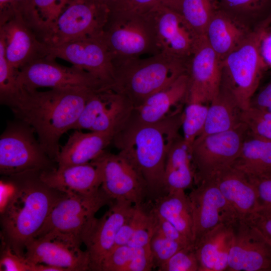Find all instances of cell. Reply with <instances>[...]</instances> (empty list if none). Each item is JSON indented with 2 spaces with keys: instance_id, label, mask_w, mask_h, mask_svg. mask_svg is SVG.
I'll return each mask as SVG.
<instances>
[{
  "instance_id": "cell-1",
  "label": "cell",
  "mask_w": 271,
  "mask_h": 271,
  "mask_svg": "<svg viewBox=\"0 0 271 271\" xmlns=\"http://www.w3.org/2000/svg\"><path fill=\"white\" fill-rule=\"evenodd\" d=\"M97 90L69 87L40 91L22 88L20 95L8 106L20 121L33 128L43 149L55 162L61 137L73 128L88 98Z\"/></svg>"
},
{
  "instance_id": "cell-2",
  "label": "cell",
  "mask_w": 271,
  "mask_h": 271,
  "mask_svg": "<svg viewBox=\"0 0 271 271\" xmlns=\"http://www.w3.org/2000/svg\"><path fill=\"white\" fill-rule=\"evenodd\" d=\"M182 117V112H176L156 122L144 123L130 116L113 138L118 154L137 170L150 193L161 196L165 192L166 160L172 144L180 136Z\"/></svg>"
},
{
  "instance_id": "cell-3",
  "label": "cell",
  "mask_w": 271,
  "mask_h": 271,
  "mask_svg": "<svg viewBox=\"0 0 271 271\" xmlns=\"http://www.w3.org/2000/svg\"><path fill=\"white\" fill-rule=\"evenodd\" d=\"M40 172L17 176L12 190L1 199V221L4 244L25 256V245L33 238L57 202L65 194L44 183Z\"/></svg>"
},
{
  "instance_id": "cell-4",
  "label": "cell",
  "mask_w": 271,
  "mask_h": 271,
  "mask_svg": "<svg viewBox=\"0 0 271 271\" xmlns=\"http://www.w3.org/2000/svg\"><path fill=\"white\" fill-rule=\"evenodd\" d=\"M188 60L160 52L146 58H133L114 63L111 89L137 108L187 72Z\"/></svg>"
},
{
  "instance_id": "cell-5",
  "label": "cell",
  "mask_w": 271,
  "mask_h": 271,
  "mask_svg": "<svg viewBox=\"0 0 271 271\" xmlns=\"http://www.w3.org/2000/svg\"><path fill=\"white\" fill-rule=\"evenodd\" d=\"M270 23L271 14L222 60L221 84L231 91L243 110L249 107L262 74L267 69L259 54V44Z\"/></svg>"
},
{
  "instance_id": "cell-6",
  "label": "cell",
  "mask_w": 271,
  "mask_h": 271,
  "mask_svg": "<svg viewBox=\"0 0 271 271\" xmlns=\"http://www.w3.org/2000/svg\"><path fill=\"white\" fill-rule=\"evenodd\" d=\"M112 201L101 187L88 194H65L54 206L34 237L51 234L81 245L96 219V213Z\"/></svg>"
},
{
  "instance_id": "cell-7",
  "label": "cell",
  "mask_w": 271,
  "mask_h": 271,
  "mask_svg": "<svg viewBox=\"0 0 271 271\" xmlns=\"http://www.w3.org/2000/svg\"><path fill=\"white\" fill-rule=\"evenodd\" d=\"M113 64L160 52L153 22L145 12L110 14L102 34Z\"/></svg>"
},
{
  "instance_id": "cell-8",
  "label": "cell",
  "mask_w": 271,
  "mask_h": 271,
  "mask_svg": "<svg viewBox=\"0 0 271 271\" xmlns=\"http://www.w3.org/2000/svg\"><path fill=\"white\" fill-rule=\"evenodd\" d=\"M110 12L94 0H71L46 29L43 42L49 46L101 36Z\"/></svg>"
},
{
  "instance_id": "cell-9",
  "label": "cell",
  "mask_w": 271,
  "mask_h": 271,
  "mask_svg": "<svg viewBox=\"0 0 271 271\" xmlns=\"http://www.w3.org/2000/svg\"><path fill=\"white\" fill-rule=\"evenodd\" d=\"M248 131L242 122L232 129L196 138L189 153L197 185L233 166Z\"/></svg>"
},
{
  "instance_id": "cell-10",
  "label": "cell",
  "mask_w": 271,
  "mask_h": 271,
  "mask_svg": "<svg viewBox=\"0 0 271 271\" xmlns=\"http://www.w3.org/2000/svg\"><path fill=\"white\" fill-rule=\"evenodd\" d=\"M34 133L31 127L21 121L10 125L3 132L0 137L1 174L12 176L54 168L53 160Z\"/></svg>"
},
{
  "instance_id": "cell-11",
  "label": "cell",
  "mask_w": 271,
  "mask_h": 271,
  "mask_svg": "<svg viewBox=\"0 0 271 271\" xmlns=\"http://www.w3.org/2000/svg\"><path fill=\"white\" fill-rule=\"evenodd\" d=\"M18 79L21 88L28 91L44 87L107 88L85 70L74 65L62 66L56 63L55 58L48 56L35 60L19 69Z\"/></svg>"
},
{
  "instance_id": "cell-12",
  "label": "cell",
  "mask_w": 271,
  "mask_h": 271,
  "mask_svg": "<svg viewBox=\"0 0 271 271\" xmlns=\"http://www.w3.org/2000/svg\"><path fill=\"white\" fill-rule=\"evenodd\" d=\"M47 56L71 63L89 73L105 88H111L114 69L102 35L56 46L48 45Z\"/></svg>"
},
{
  "instance_id": "cell-13",
  "label": "cell",
  "mask_w": 271,
  "mask_h": 271,
  "mask_svg": "<svg viewBox=\"0 0 271 271\" xmlns=\"http://www.w3.org/2000/svg\"><path fill=\"white\" fill-rule=\"evenodd\" d=\"M187 73L189 83L187 102L210 103L220 88L222 63L204 35L195 38L187 63Z\"/></svg>"
},
{
  "instance_id": "cell-14",
  "label": "cell",
  "mask_w": 271,
  "mask_h": 271,
  "mask_svg": "<svg viewBox=\"0 0 271 271\" xmlns=\"http://www.w3.org/2000/svg\"><path fill=\"white\" fill-rule=\"evenodd\" d=\"M197 185L188 195L193 214V245L217 226L235 225L239 221L214 178Z\"/></svg>"
},
{
  "instance_id": "cell-15",
  "label": "cell",
  "mask_w": 271,
  "mask_h": 271,
  "mask_svg": "<svg viewBox=\"0 0 271 271\" xmlns=\"http://www.w3.org/2000/svg\"><path fill=\"white\" fill-rule=\"evenodd\" d=\"M101 172V188L112 200H124L143 204L146 184L134 167L118 154L103 152L93 160Z\"/></svg>"
},
{
  "instance_id": "cell-16",
  "label": "cell",
  "mask_w": 271,
  "mask_h": 271,
  "mask_svg": "<svg viewBox=\"0 0 271 271\" xmlns=\"http://www.w3.org/2000/svg\"><path fill=\"white\" fill-rule=\"evenodd\" d=\"M80 245L51 234L33 237L25 245V257L32 264H44L64 271L90 270L87 252Z\"/></svg>"
},
{
  "instance_id": "cell-17",
  "label": "cell",
  "mask_w": 271,
  "mask_h": 271,
  "mask_svg": "<svg viewBox=\"0 0 271 271\" xmlns=\"http://www.w3.org/2000/svg\"><path fill=\"white\" fill-rule=\"evenodd\" d=\"M145 12L153 22L160 52L188 60L196 37L182 16L161 2Z\"/></svg>"
},
{
  "instance_id": "cell-18",
  "label": "cell",
  "mask_w": 271,
  "mask_h": 271,
  "mask_svg": "<svg viewBox=\"0 0 271 271\" xmlns=\"http://www.w3.org/2000/svg\"><path fill=\"white\" fill-rule=\"evenodd\" d=\"M134 207L129 201L115 200L100 218L95 219L83 241L89 256L90 270L100 271L103 260L113 247L119 229Z\"/></svg>"
},
{
  "instance_id": "cell-19",
  "label": "cell",
  "mask_w": 271,
  "mask_h": 271,
  "mask_svg": "<svg viewBox=\"0 0 271 271\" xmlns=\"http://www.w3.org/2000/svg\"><path fill=\"white\" fill-rule=\"evenodd\" d=\"M227 270L271 271V246L246 221L233 227Z\"/></svg>"
},
{
  "instance_id": "cell-20",
  "label": "cell",
  "mask_w": 271,
  "mask_h": 271,
  "mask_svg": "<svg viewBox=\"0 0 271 271\" xmlns=\"http://www.w3.org/2000/svg\"><path fill=\"white\" fill-rule=\"evenodd\" d=\"M8 63L17 70L38 59L47 56L48 45L42 42L33 29L20 16L0 25Z\"/></svg>"
},
{
  "instance_id": "cell-21",
  "label": "cell",
  "mask_w": 271,
  "mask_h": 271,
  "mask_svg": "<svg viewBox=\"0 0 271 271\" xmlns=\"http://www.w3.org/2000/svg\"><path fill=\"white\" fill-rule=\"evenodd\" d=\"M49 187L66 194H88L101 187V172L94 161L64 168H54L39 173Z\"/></svg>"
},
{
  "instance_id": "cell-22",
  "label": "cell",
  "mask_w": 271,
  "mask_h": 271,
  "mask_svg": "<svg viewBox=\"0 0 271 271\" xmlns=\"http://www.w3.org/2000/svg\"><path fill=\"white\" fill-rule=\"evenodd\" d=\"M214 179L239 221H246L258 209L255 187L244 173L230 167L219 172Z\"/></svg>"
},
{
  "instance_id": "cell-23",
  "label": "cell",
  "mask_w": 271,
  "mask_h": 271,
  "mask_svg": "<svg viewBox=\"0 0 271 271\" xmlns=\"http://www.w3.org/2000/svg\"><path fill=\"white\" fill-rule=\"evenodd\" d=\"M114 134L76 129L60 148L55 162L58 168L84 164L97 158L112 142Z\"/></svg>"
},
{
  "instance_id": "cell-24",
  "label": "cell",
  "mask_w": 271,
  "mask_h": 271,
  "mask_svg": "<svg viewBox=\"0 0 271 271\" xmlns=\"http://www.w3.org/2000/svg\"><path fill=\"white\" fill-rule=\"evenodd\" d=\"M234 225L222 224L204 235L193 245L199 271L227 270Z\"/></svg>"
},
{
  "instance_id": "cell-25",
  "label": "cell",
  "mask_w": 271,
  "mask_h": 271,
  "mask_svg": "<svg viewBox=\"0 0 271 271\" xmlns=\"http://www.w3.org/2000/svg\"><path fill=\"white\" fill-rule=\"evenodd\" d=\"M189 83L187 72L167 87L151 95L140 106L134 108L130 117L142 123H152L173 114L170 113L171 108L182 100L186 99Z\"/></svg>"
},
{
  "instance_id": "cell-26",
  "label": "cell",
  "mask_w": 271,
  "mask_h": 271,
  "mask_svg": "<svg viewBox=\"0 0 271 271\" xmlns=\"http://www.w3.org/2000/svg\"><path fill=\"white\" fill-rule=\"evenodd\" d=\"M240 22V20L218 9L207 26L205 38L222 60L238 47L250 32Z\"/></svg>"
},
{
  "instance_id": "cell-27",
  "label": "cell",
  "mask_w": 271,
  "mask_h": 271,
  "mask_svg": "<svg viewBox=\"0 0 271 271\" xmlns=\"http://www.w3.org/2000/svg\"><path fill=\"white\" fill-rule=\"evenodd\" d=\"M243 111L231 91L221 83L218 93L209 103L204 127L197 138L236 127L242 122Z\"/></svg>"
},
{
  "instance_id": "cell-28",
  "label": "cell",
  "mask_w": 271,
  "mask_h": 271,
  "mask_svg": "<svg viewBox=\"0 0 271 271\" xmlns=\"http://www.w3.org/2000/svg\"><path fill=\"white\" fill-rule=\"evenodd\" d=\"M195 182V173L188 148L183 137L172 144L168 154L164 176L166 194L184 190Z\"/></svg>"
},
{
  "instance_id": "cell-29",
  "label": "cell",
  "mask_w": 271,
  "mask_h": 271,
  "mask_svg": "<svg viewBox=\"0 0 271 271\" xmlns=\"http://www.w3.org/2000/svg\"><path fill=\"white\" fill-rule=\"evenodd\" d=\"M153 209L173 224L193 244L192 210L184 190L169 192L157 198Z\"/></svg>"
},
{
  "instance_id": "cell-30",
  "label": "cell",
  "mask_w": 271,
  "mask_h": 271,
  "mask_svg": "<svg viewBox=\"0 0 271 271\" xmlns=\"http://www.w3.org/2000/svg\"><path fill=\"white\" fill-rule=\"evenodd\" d=\"M232 167L249 177L265 174L271 170V141L248 130Z\"/></svg>"
},
{
  "instance_id": "cell-31",
  "label": "cell",
  "mask_w": 271,
  "mask_h": 271,
  "mask_svg": "<svg viewBox=\"0 0 271 271\" xmlns=\"http://www.w3.org/2000/svg\"><path fill=\"white\" fill-rule=\"evenodd\" d=\"M178 13L196 38L205 35L207 26L219 9L217 0H161Z\"/></svg>"
},
{
  "instance_id": "cell-32",
  "label": "cell",
  "mask_w": 271,
  "mask_h": 271,
  "mask_svg": "<svg viewBox=\"0 0 271 271\" xmlns=\"http://www.w3.org/2000/svg\"><path fill=\"white\" fill-rule=\"evenodd\" d=\"M206 104L187 102L182 112V127L183 140L189 150L204 127L208 110Z\"/></svg>"
},
{
  "instance_id": "cell-33",
  "label": "cell",
  "mask_w": 271,
  "mask_h": 271,
  "mask_svg": "<svg viewBox=\"0 0 271 271\" xmlns=\"http://www.w3.org/2000/svg\"><path fill=\"white\" fill-rule=\"evenodd\" d=\"M19 70L12 67L5 56V45L0 37V100L8 105L18 97L22 91L18 75Z\"/></svg>"
},
{
  "instance_id": "cell-34",
  "label": "cell",
  "mask_w": 271,
  "mask_h": 271,
  "mask_svg": "<svg viewBox=\"0 0 271 271\" xmlns=\"http://www.w3.org/2000/svg\"><path fill=\"white\" fill-rule=\"evenodd\" d=\"M149 246L134 247L125 244L114 247L103 260L100 271H129L136 258Z\"/></svg>"
},
{
  "instance_id": "cell-35",
  "label": "cell",
  "mask_w": 271,
  "mask_h": 271,
  "mask_svg": "<svg viewBox=\"0 0 271 271\" xmlns=\"http://www.w3.org/2000/svg\"><path fill=\"white\" fill-rule=\"evenodd\" d=\"M16 16H21L36 31L37 18L32 5V0H0V25Z\"/></svg>"
},
{
  "instance_id": "cell-36",
  "label": "cell",
  "mask_w": 271,
  "mask_h": 271,
  "mask_svg": "<svg viewBox=\"0 0 271 271\" xmlns=\"http://www.w3.org/2000/svg\"><path fill=\"white\" fill-rule=\"evenodd\" d=\"M271 0H217L219 9L238 19L260 14Z\"/></svg>"
},
{
  "instance_id": "cell-37",
  "label": "cell",
  "mask_w": 271,
  "mask_h": 271,
  "mask_svg": "<svg viewBox=\"0 0 271 271\" xmlns=\"http://www.w3.org/2000/svg\"><path fill=\"white\" fill-rule=\"evenodd\" d=\"M241 121L252 133L271 141V113L249 107L242 111Z\"/></svg>"
},
{
  "instance_id": "cell-38",
  "label": "cell",
  "mask_w": 271,
  "mask_h": 271,
  "mask_svg": "<svg viewBox=\"0 0 271 271\" xmlns=\"http://www.w3.org/2000/svg\"><path fill=\"white\" fill-rule=\"evenodd\" d=\"M71 0H32V5L40 25V39L47 27L52 23Z\"/></svg>"
},
{
  "instance_id": "cell-39",
  "label": "cell",
  "mask_w": 271,
  "mask_h": 271,
  "mask_svg": "<svg viewBox=\"0 0 271 271\" xmlns=\"http://www.w3.org/2000/svg\"><path fill=\"white\" fill-rule=\"evenodd\" d=\"M158 268L160 271H199L193 245L182 248Z\"/></svg>"
},
{
  "instance_id": "cell-40",
  "label": "cell",
  "mask_w": 271,
  "mask_h": 271,
  "mask_svg": "<svg viewBox=\"0 0 271 271\" xmlns=\"http://www.w3.org/2000/svg\"><path fill=\"white\" fill-rule=\"evenodd\" d=\"M155 267H158L166 261L178 251L185 247L180 243L171 240L157 230L153 236L150 243Z\"/></svg>"
},
{
  "instance_id": "cell-41",
  "label": "cell",
  "mask_w": 271,
  "mask_h": 271,
  "mask_svg": "<svg viewBox=\"0 0 271 271\" xmlns=\"http://www.w3.org/2000/svg\"><path fill=\"white\" fill-rule=\"evenodd\" d=\"M149 214L150 211L147 212L143 208V204L135 205L133 212L119 229L112 249L119 245L127 244L134 233L147 218Z\"/></svg>"
},
{
  "instance_id": "cell-42",
  "label": "cell",
  "mask_w": 271,
  "mask_h": 271,
  "mask_svg": "<svg viewBox=\"0 0 271 271\" xmlns=\"http://www.w3.org/2000/svg\"><path fill=\"white\" fill-rule=\"evenodd\" d=\"M156 230V215L152 209L147 218L136 231L127 244L134 247L149 246Z\"/></svg>"
},
{
  "instance_id": "cell-43",
  "label": "cell",
  "mask_w": 271,
  "mask_h": 271,
  "mask_svg": "<svg viewBox=\"0 0 271 271\" xmlns=\"http://www.w3.org/2000/svg\"><path fill=\"white\" fill-rule=\"evenodd\" d=\"M0 270L3 271H33L34 264L25 256L16 253L10 246L5 245L0 259Z\"/></svg>"
},
{
  "instance_id": "cell-44",
  "label": "cell",
  "mask_w": 271,
  "mask_h": 271,
  "mask_svg": "<svg viewBox=\"0 0 271 271\" xmlns=\"http://www.w3.org/2000/svg\"><path fill=\"white\" fill-rule=\"evenodd\" d=\"M247 177L254 186L257 193L258 210L271 211V176L261 175Z\"/></svg>"
},
{
  "instance_id": "cell-45",
  "label": "cell",
  "mask_w": 271,
  "mask_h": 271,
  "mask_svg": "<svg viewBox=\"0 0 271 271\" xmlns=\"http://www.w3.org/2000/svg\"><path fill=\"white\" fill-rule=\"evenodd\" d=\"M245 221L255 229L271 246L270 211L258 210Z\"/></svg>"
},
{
  "instance_id": "cell-46",
  "label": "cell",
  "mask_w": 271,
  "mask_h": 271,
  "mask_svg": "<svg viewBox=\"0 0 271 271\" xmlns=\"http://www.w3.org/2000/svg\"><path fill=\"white\" fill-rule=\"evenodd\" d=\"M154 211L156 218L157 230L168 238L175 241L184 247L193 245L191 241L181 233L170 222Z\"/></svg>"
},
{
  "instance_id": "cell-47",
  "label": "cell",
  "mask_w": 271,
  "mask_h": 271,
  "mask_svg": "<svg viewBox=\"0 0 271 271\" xmlns=\"http://www.w3.org/2000/svg\"><path fill=\"white\" fill-rule=\"evenodd\" d=\"M161 0H120L114 12L123 14H141Z\"/></svg>"
},
{
  "instance_id": "cell-48",
  "label": "cell",
  "mask_w": 271,
  "mask_h": 271,
  "mask_svg": "<svg viewBox=\"0 0 271 271\" xmlns=\"http://www.w3.org/2000/svg\"><path fill=\"white\" fill-rule=\"evenodd\" d=\"M249 107L271 113V79L258 93L254 94Z\"/></svg>"
},
{
  "instance_id": "cell-49",
  "label": "cell",
  "mask_w": 271,
  "mask_h": 271,
  "mask_svg": "<svg viewBox=\"0 0 271 271\" xmlns=\"http://www.w3.org/2000/svg\"><path fill=\"white\" fill-rule=\"evenodd\" d=\"M259 52L266 68H271V28L264 31L259 44Z\"/></svg>"
},
{
  "instance_id": "cell-50",
  "label": "cell",
  "mask_w": 271,
  "mask_h": 271,
  "mask_svg": "<svg viewBox=\"0 0 271 271\" xmlns=\"http://www.w3.org/2000/svg\"><path fill=\"white\" fill-rule=\"evenodd\" d=\"M106 7L110 13L115 11L120 0H94Z\"/></svg>"
},
{
  "instance_id": "cell-51",
  "label": "cell",
  "mask_w": 271,
  "mask_h": 271,
  "mask_svg": "<svg viewBox=\"0 0 271 271\" xmlns=\"http://www.w3.org/2000/svg\"><path fill=\"white\" fill-rule=\"evenodd\" d=\"M264 175H267L271 176V170L269 172H268L267 173Z\"/></svg>"
}]
</instances>
